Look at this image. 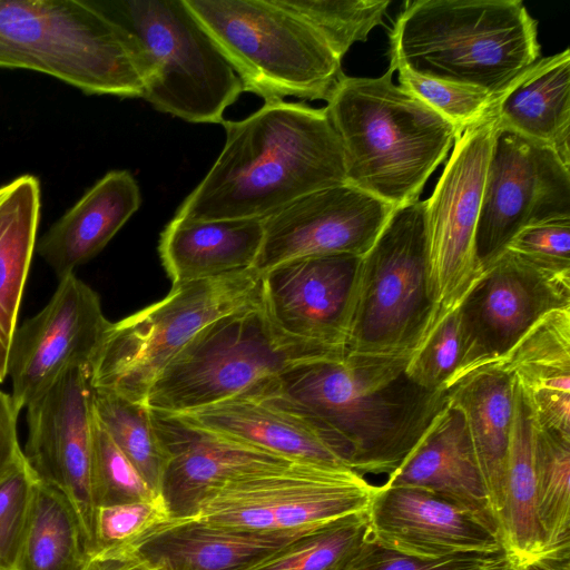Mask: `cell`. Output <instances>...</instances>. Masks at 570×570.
Wrapping results in <instances>:
<instances>
[{
    "instance_id": "14",
    "label": "cell",
    "mask_w": 570,
    "mask_h": 570,
    "mask_svg": "<svg viewBox=\"0 0 570 570\" xmlns=\"http://www.w3.org/2000/svg\"><path fill=\"white\" fill-rule=\"evenodd\" d=\"M94 389L89 364L72 362L26 406L24 459L39 481L73 505L94 546L96 503L92 487Z\"/></svg>"
},
{
    "instance_id": "26",
    "label": "cell",
    "mask_w": 570,
    "mask_h": 570,
    "mask_svg": "<svg viewBox=\"0 0 570 570\" xmlns=\"http://www.w3.org/2000/svg\"><path fill=\"white\" fill-rule=\"evenodd\" d=\"M263 220H188L174 217L160 234L159 255L174 284L253 268Z\"/></svg>"
},
{
    "instance_id": "31",
    "label": "cell",
    "mask_w": 570,
    "mask_h": 570,
    "mask_svg": "<svg viewBox=\"0 0 570 570\" xmlns=\"http://www.w3.org/2000/svg\"><path fill=\"white\" fill-rule=\"evenodd\" d=\"M89 559V542L73 505L38 481L16 570H83Z\"/></svg>"
},
{
    "instance_id": "27",
    "label": "cell",
    "mask_w": 570,
    "mask_h": 570,
    "mask_svg": "<svg viewBox=\"0 0 570 570\" xmlns=\"http://www.w3.org/2000/svg\"><path fill=\"white\" fill-rule=\"evenodd\" d=\"M498 122L551 148L570 168V50L541 58L493 99Z\"/></svg>"
},
{
    "instance_id": "19",
    "label": "cell",
    "mask_w": 570,
    "mask_h": 570,
    "mask_svg": "<svg viewBox=\"0 0 570 570\" xmlns=\"http://www.w3.org/2000/svg\"><path fill=\"white\" fill-rule=\"evenodd\" d=\"M149 413L168 458L161 494L171 518H191L205 499L233 479L295 462L190 424L177 415L153 410Z\"/></svg>"
},
{
    "instance_id": "35",
    "label": "cell",
    "mask_w": 570,
    "mask_h": 570,
    "mask_svg": "<svg viewBox=\"0 0 570 570\" xmlns=\"http://www.w3.org/2000/svg\"><path fill=\"white\" fill-rule=\"evenodd\" d=\"M312 26L342 59L357 41L384 26L390 0H278Z\"/></svg>"
},
{
    "instance_id": "24",
    "label": "cell",
    "mask_w": 570,
    "mask_h": 570,
    "mask_svg": "<svg viewBox=\"0 0 570 570\" xmlns=\"http://www.w3.org/2000/svg\"><path fill=\"white\" fill-rule=\"evenodd\" d=\"M177 416L293 461L344 466L313 423L275 394L235 397Z\"/></svg>"
},
{
    "instance_id": "29",
    "label": "cell",
    "mask_w": 570,
    "mask_h": 570,
    "mask_svg": "<svg viewBox=\"0 0 570 570\" xmlns=\"http://www.w3.org/2000/svg\"><path fill=\"white\" fill-rule=\"evenodd\" d=\"M534 420L528 397L513 377V410L503 507L499 519L500 543L505 556V566L512 568L532 563L544 553L537 512Z\"/></svg>"
},
{
    "instance_id": "39",
    "label": "cell",
    "mask_w": 570,
    "mask_h": 570,
    "mask_svg": "<svg viewBox=\"0 0 570 570\" xmlns=\"http://www.w3.org/2000/svg\"><path fill=\"white\" fill-rule=\"evenodd\" d=\"M461 360V330L458 308L443 317L410 356L405 372L430 392L451 389Z\"/></svg>"
},
{
    "instance_id": "15",
    "label": "cell",
    "mask_w": 570,
    "mask_h": 570,
    "mask_svg": "<svg viewBox=\"0 0 570 570\" xmlns=\"http://www.w3.org/2000/svg\"><path fill=\"white\" fill-rule=\"evenodd\" d=\"M567 306L570 276L544 272L510 250L502 252L458 307L461 360L452 386L497 364L538 320Z\"/></svg>"
},
{
    "instance_id": "33",
    "label": "cell",
    "mask_w": 570,
    "mask_h": 570,
    "mask_svg": "<svg viewBox=\"0 0 570 570\" xmlns=\"http://www.w3.org/2000/svg\"><path fill=\"white\" fill-rule=\"evenodd\" d=\"M368 539L364 511L326 523L243 570H346Z\"/></svg>"
},
{
    "instance_id": "11",
    "label": "cell",
    "mask_w": 570,
    "mask_h": 570,
    "mask_svg": "<svg viewBox=\"0 0 570 570\" xmlns=\"http://www.w3.org/2000/svg\"><path fill=\"white\" fill-rule=\"evenodd\" d=\"M375 487L345 466L295 461L228 481L191 519L247 531L314 528L367 511Z\"/></svg>"
},
{
    "instance_id": "16",
    "label": "cell",
    "mask_w": 570,
    "mask_h": 570,
    "mask_svg": "<svg viewBox=\"0 0 570 570\" xmlns=\"http://www.w3.org/2000/svg\"><path fill=\"white\" fill-rule=\"evenodd\" d=\"M98 294L75 273L59 279L47 303L17 327L7 377L20 412L72 362L91 365L110 327Z\"/></svg>"
},
{
    "instance_id": "36",
    "label": "cell",
    "mask_w": 570,
    "mask_h": 570,
    "mask_svg": "<svg viewBox=\"0 0 570 570\" xmlns=\"http://www.w3.org/2000/svg\"><path fill=\"white\" fill-rule=\"evenodd\" d=\"M92 487L96 508L161 498L115 444L96 415L92 425Z\"/></svg>"
},
{
    "instance_id": "1",
    "label": "cell",
    "mask_w": 570,
    "mask_h": 570,
    "mask_svg": "<svg viewBox=\"0 0 570 570\" xmlns=\"http://www.w3.org/2000/svg\"><path fill=\"white\" fill-rule=\"evenodd\" d=\"M409 358L334 354L298 360L263 394L279 396L308 419L344 466L389 476L448 405V391H426L407 376Z\"/></svg>"
},
{
    "instance_id": "23",
    "label": "cell",
    "mask_w": 570,
    "mask_h": 570,
    "mask_svg": "<svg viewBox=\"0 0 570 570\" xmlns=\"http://www.w3.org/2000/svg\"><path fill=\"white\" fill-rule=\"evenodd\" d=\"M140 204L134 176L108 171L37 240L36 252L60 279L97 256Z\"/></svg>"
},
{
    "instance_id": "30",
    "label": "cell",
    "mask_w": 570,
    "mask_h": 570,
    "mask_svg": "<svg viewBox=\"0 0 570 570\" xmlns=\"http://www.w3.org/2000/svg\"><path fill=\"white\" fill-rule=\"evenodd\" d=\"M39 179L20 175L0 186V383L8 358L31 261L41 210Z\"/></svg>"
},
{
    "instance_id": "32",
    "label": "cell",
    "mask_w": 570,
    "mask_h": 570,
    "mask_svg": "<svg viewBox=\"0 0 570 570\" xmlns=\"http://www.w3.org/2000/svg\"><path fill=\"white\" fill-rule=\"evenodd\" d=\"M535 417V416H534ZM537 512L544 552L570 548V438L534 420Z\"/></svg>"
},
{
    "instance_id": "3",
    "label": "cell",
    "mask_w": 570,
    "mask_h": 570,
    "mask_svg": "<svg viewBox=\"0 0 570 570\" xmlns=\"http://www.w3.org/2000/svg\"><path fill=\"white\" fill-rule=\"evenodd\" d=\"M343 75L326 112L345 159L347 184L396 208L415 200L461 136L417 97L393 82Z\"/></svg>"
},
{
    "instance_id": "7",
    "label": "cell",
    "mask_w": 570,
    "mask_h": 570,
    "mask_svg": "<svg viewBox=\"0 0 570 570\" xmlns=\"http://www.w3.org/2000/svg\"><path fill=\"white\" fill-rule=\"evenodd\" d=\"M234 68L244 91L264 102L330 98L343 77L324 38L278 0H185Z\"/></svg>"
},
{
    "instance_id": "28",
    "label": "cell",
    "mask_w": 570,
    "mask_h": 570,
    "mask_svg": "<svg viewBox=\"0 0 570 570\" xmlns=\"http://www.w3.org/2000/svg\"><path fill=\"white\" fill-rule=\"evenodd\" d=\"M448 399L464 416L473 452L499 521L513 410V377L498 364H490L454 384L448 391Z\"/></svg>"
},
{
    "instance_id": "40",
    "label": "cell",
    "mask_w": 570,
    "mask_h": 570,
    "mask_svg": "<svg viewBox=\"0 0 570 570\" xmlns=\"http://www.w3.org/2000/svg\"><path fill=\"white\" fill-rule=\"evenodd\" d=\"M38 481L26 459L0 480V570H16Z\"/></svg>"
},
{
    "instance_id": "44",
    "label": "cell",
    "mask_w": 570,
    "mask_h": 570,
    "mask_svg": "<svg viewBox=\"0 0 570 570\" xmlns=\"http://www.w3.org/2000/svg\"><path fill=\"white\" fill-rule=\"evenodd\" d=\"M83 570H151L136 552L104 551L90 556Z\"/></svg>"
},
{
    "instance_id": "8",
    "label": "cell",
    "mask_w": 570,
    "mask_h": 570,
    "mask_svg": "<svg viewBox=\"0 0 570 570\" xmlns=\"http://www.w3.org/2000/svg\"><path fill=\"white\" fill-rule=\"evenodd\" d=\"M283 336L262 302L203 327L155 376L144 404L179 415L261 395L291 363L334 355Z\"/></svg>"
},
{
    "instance_id": "13",
    "label": "cell",
    "mask_w": 570,
    "mask_h": 570,
    "mask_svg": "<svg viewBox=\"0 0 570 570\" xmlns=\"http://www.w3.org/2000/svg\"><path fill=\"white\" fill-rule=\"evenodd\" d=\"M570 218V168L549 147L498 122L475 234L483 271L525 226Z\"/></svg>"
},
{
    "instance_id": "42",
    "label": "cell",
    "mask_w": 570,
    "mask_h": 570,
    "mask_svg": "<svg viewBox=\"0 0 570 570\" xmlns=\"http://www.w3.org/2000/svg\"><path fill=\"white\" fill-rule=\"evenodd\" d=\"M504 250L519 255L544 272L570 276V218L525 226L513 236Z\"/></svg>"
},
{
    "instance_id": "5",
    "label": "cell",
    "mask_w": 570,
    "mask_h": 570,
    "mask_svg": "<svg viewBox=\"0 0 570 570\" xmlns=\"http://www.w3.org/2000/svg\"><path fill=\"white\" fill-rule=\"evenodd\" d=\"M0 67L86 95L142 98L145 90L134 40L90 0H0Z\"/></svg>"
},
{
    "instance_id": "20",
    "label": "cell",
    "mask_w": 570,
    "mask_h": 570,
    "mask_svg": "<svg viewBox=\"0 0 570 570\" xmlns=\"http://www.w3.org/2000/svg\"><path fill=\"white\" fill-rule=\"evenodd\" d=\"M370 538L422 559L501 551L499 539L466 512L422 489L375 487L368 508Z\"/></svg>"
},
{
    "instance_id": "17",
    "label": "cell",
    "mask_w": 570,
    "mask_h": 570,
    "mask_svg": "<svg viewBox=\"0 0 570 570\" xmlns=\"http://www.w3.org/2000/svg\"><path fill=\"white\" fill-rule=\"evenodd\" d=\"M393 209L350 184L309 193L262 219L264 237L254 268L262 274L296 258L362 257Z\"/></svg>"
},
{
    "instance_id": "21",
    "label": "cell",
    "mask_w": 570,
    "mask_h": 570,
    "mask_svg": "<svg viewBox=\"0 0 570 570\" xmlns=\"http://www.w3.org/2000/svg\"><path fill=\"white\" fill-rule=\"evenodd\" d=\"M393 487L425 490L466 512L500 541V527L479 469L463 414L448 405L407 456L387 476ZM501 544V543H500Z\"/></svg>"
},
{
    "instance_id": "43",
    "label": "cell",
    "mask_w": 570,
    "mask_h": 570,
    "mask_svg": "<svg viewBox=\"0 0 570 570\" xmlns=\"http://www.w3.org/2000/svg\"><path fill=\"white\" fill-rule=\"evenodd\" d=\"M19 413L11 395L0 390V480L24 460L18 438Z\"/></svg>"
},
{
    "instance_id": "18",
    "label": "cell",
    "mask_w": 570,
    "mask_h": 570,
    "mask_svg": "<svg viewBox=\"0 0 570 570\" xmlns=\"http://www.w3.org/2000/svg\"><path fill=\"white\" fill-rule=\"evenodd\" d=\"M361 257L296 258L262 273V305L286 338L345 354V332Z\"/></svg>"
},
{
    "instance_id": "2",
    "label": "cell",
    "mask_w": 570,
    "mask_h": 570,
    "mask_svg": "<svg viewBox=\"0 0 570 570\" xmlns=\"http://www.w3.org/2000/svg\"><path fill=\"white\" fill-rule=\"evenodd\" d=\"M222 125L224 147L177 218L263 219L309 193L347 184L325 107L268 101L245 119Z\"/></svg>"
},
{
    "instance_id": "10",
    "label": "cell",
    "mask_w": 570,
    "mask_h": 570,
    "mask_svg": "<svg viewBox=\"0 0 570 570\" xmlns=\"http://www.w3.org/2000/svg\"><path fill=\"white\" fill-rule=\"evenodd\" d=\"M253 268L174 284L169 293L111 323L91 362L94 389L144 404L159 371L206 325L262 302Z\"/></svg>"
},
{
    "instance_id": "37",
    "label": "cell",
    "mask_w": 570,
    "mask_h": 570,
    "mask_svg": "<svg viewBox=\"0 0 570 570\" xmlns=\"http://www.w3.org/2000/svg\"><path fill=\"white\" fill-rule=\"evenodd\" d=\"M399 72V85L450 121L461 135L490 109L494 97L465 85L417 75L401 63L390 61Z\"/></svg>"
},
{
    "instance_id": "38",
    "label": "cell",
    "mask_w": 570,
    "mask_h": 570,
    "mask_svg": "<svg viewBox=\"0 0 570 570\" xmlns=\"http://www.w3.org/2000/svg\"><path fill=\"white\" fill-rule=\"evenodd\" d=\"M170 518L163 497L98 507L95 513L91 554L104 551L135 552V546L145 535Z\"/></svg>"
},
{
    "instance_id": "9",
    "label": "cell",
    "mask_w": 570,
    "mask_h": 570,
    "mask_svg": "<svg viewBox=\"0 0 570 570\" xmlns=\"http://www.w3.org/2000/svg\"><path fill=\"white\" fill-rule=\"evenodd\" d=\"M435 326L428 281L425 200L396 207L361 257L345 354L410 357Z\"/></svg>"
},
{
    "instance_id": "25",
    "label": "cell",
    "mask_w": 570,
    "mask_h": 570,
    "mask_svg": "<svg viewBox=\"0 0 570 570\" xmlns=\"http://www.w3.org/2000/svg\"><path fill=\"white\" fill-rule=\"evenodd\" d=\"M497 364L523 389L538 423L570 438V306L543 315Z\"/></svg>"
},
{
    "instance_id": "22",
    "label": "cell",
    "mask_w": 570,
    "mask_h": 570,
    "mask_svg": "<svg viewBox=\"0 0 570 570\" xmlns=\"http://www.w3.org/2000/svg\"><path fill=\"white\" fill-rule=\"evenodd\" d=\"M320 527L247 531L191 518H170L145 535L134 550L151 570H243Z\"/></svg>"
},
{
    "instance_id": "34",
    "label": "cell",
    "mask_w": 570,
    "mask_h": 570,
    "mask_svg": "<svg viewBox=\"0 0 570 570\" xmlns=\"http://www.w3.org/2000/svg\"><path fill=\"white\" fill-rule=\"evenodd\" d=\"M92 404L96 417L115 444L150 489L163 497L168 458L157 438L148 407L98 389H94Z\"/></svg>"
},
{
    "instance_id": "41",
    "label": "cell",
    "mask_w": 570,
    "mask_h": 570,
    "mask_svg": "<svg viewBox=\"0 0 570 570\" xmlns=\"http://www.w3.org/2000/svg\"><path fill=\"white\" fill-rule=\"evenodd\" d=\"M503 551L422 559L386 549L371 538L346 570H504Z\"/></svg>"
},
{
    "instance_id": "4",
    "label": "cell",
    "mask_w": 570,
    "mask_h": 570,
    "mask_svg": "<svg viewBox=\"0 0 570 570\" xmlns=\"http://www.w3.org/2000/svg\"><path fill=\"white\" fill-rule=\"evenodd\" d=\"M389 39L390 61L493 97L540 56L538 21L520 0L407 1Z\"/></svg>"
},
{
    "instance_id": "6",
    "label": "cell",
    "mask_w": 570,
    "mask_h": 570,
    "mask_svg": "<svg viewBox=\"0 0 570 570\" xmlns=\"http://www.w3.org/2000/svg\"><path fill=\"white\" fill-rule=\"evenodd\" d=\"M134 40L142 99L195 124H223L243 83L185 0H90Z\"/></svg>"
},
{
    "instance_id": "12",
    "label": "cell",
    "mask_w": 570,
    "mask_h": 570,
    "mask_svg": "<svg viewBox=\"0 0 570 570\" xmlns=\"http://www.w3.org/2000/svg\"><path fill=\"white\" fill-rule=\"evenodd\" d=\"M497 128L491 105L455 141L425 200L428 281L435 325L460 306L483 273L475 254V234Z\"/></svg>"
}]
</instances>
